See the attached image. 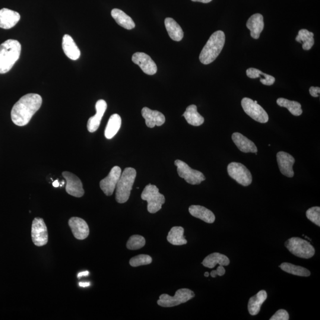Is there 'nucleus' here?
Masks as SVG:
<instances>
[{"label": "nucleus", "instance_id": "nucleus-31", "mask_svg": "<svg viewBox=\"0 0 320 320\" xmlns=\"http://www.w3.org/2000/svg\"><path fill=\"white\" fill-rule=\"evenodd\" d=\"M247 75L250 78H260V81L263 84L266 85H272L275 82V78L273 76L264 73L258 69L250 68L247 69Z\"/></svg>", "mask_w": 320, "mask_h": 320}, {"label": "nucleus", "instance_id": "nucleus-39", "mask_svg": "<svg viewBox=\"0 0 320 320\" xmlns=\"http://www.w3.org/2000/svg\"><path fill=\"white\" fill-rule=\"evenodd\" d=\"M320 88L319 87H311L310 88V93L314 97H318L320 96Z\"/></svg>", "mask_w": 320, "mask_h": 320}, {"label": "nucleus", "instance_id": "nucleus-13", "mask_svg": "<svg viewBox=\"0 0 320 320\" xmlns=\"http://www.w3.org/2000/svg\"><path fill=\"white\" fill-rule=\"evenodd\" d=\"M62 176L64 177L66 182L65 190L68 194L76 198H81L84 195V191L82 183L77 176L68 172H63Z\"/></svg>", "mask_w": 320, "mask_h": 320}, {"label": "nucleus", "instance_id": "nucleus-12", "mask_svg": "<svg viewBox=\"0 0 320 320\" xmlns=\"http://www.w3.org/2000/svg\"><path fill=\"white\" fill-rule=\"evenodd\" d=\"M121 174V169L118 166H115L110 170L108 176L101 180L100 187L104 194L106 196L113 195Z\"/></svg>", "mask_w": 320, "mask_h": 320}, {"label": "nucleus", "instance_id": "nucleus-44", "mask_svg": "<svg viewBox=\"0 0 320 320\" xmlns=\"http://www.w3.org/2000/svg\"><path fill=\"white\" fill-rule=\"evenodd\" d=\"M53 186L55 188H58L60 186V183L58 182V180H55V182H53L52 183Z\"/></svg>", "mask_w": 320, "mask_h": 320}, {"label": "nucleus", "instance_id": "nucleus-24", "mask_svg": "<svg viewBox=\"0 0 320 320\" xmlns=\"http://www.w3.org/2000/svg\"><path fill=\"white\" fill-rule=\"evenodd\" d=\"M267 293L265 290H262L250 298L248 304L249 312L252 316L258 315L261 311L262 304L267 299Z\"/></svg>", "mask_w": 320, "mask_h": 320}, {"label": "nucleus", "instance_id": "nucleus-30", "mask_svg": "<svg viewBox=\"0 0 320 320\" xmlns=\"http://www.w3.org/2000/svg\"><path fill=\"white\" fill-rule=\"evenodd\" d=\"M185 230L182 227H174L169 231L167 236V240L170 244L174 246H182L186 245L188 241L184 236Z\"/></svg>", "mask_w": 320, "mask_h": 320}, {"label": "nucleus", "instance_id": "nucleus-33", "mask_svg": "<svg viewBox=\"0 0 320 320\" xmlns=\"http://www.w3.org/2000/svg\"><path fill=\"white\" fill-rule=\"evenodd\" d=\"M280 268L288 274L299 276V277H309L311 275L308 269L302 266L290 264V263H283L280 266Z\"/></svg>", "mask_w": 320, "mask_h": 320}, {"label": "nucleus", "instance_id": "nucleus-26", "mask_svg": "<svg viewBox=\"0 0 320 320\" xmlns=\"http://www.w3.org/2000/svg\"><path fill=\"white\" fill-rule=\"evenodd\" d=\"M164 24L171 39L177 42L182 40L184 36L183 31L182 27L173 18H166L165 19Z\"/></svg>", "mask_w": 320, "mask_h": 320}, {"label": "nucleus", "instance_id": "nucleus-19", "mask_svg": "<svg viewBox=\"0 0 320 320\" xmlns=\"http://www.w3.org/2000/svg\"><path fill=\"white\" fill-rule=\"evenodd\" d=\"M20 19V15L16 11L5 8L0 9V27L4 29L13 27Z\"/></svg>", "mask_w": 320, "mask_h": 320}, {"label": "nucleus", "instance_id": "nucleus-5", "mask_svg": "<svg viewBox=\"0 0 320 320\" xmlns=\"http://www.w3.org/2000/svg\"><path fill=\"white\" fill-rule=\"evenodd\" d=\"M141 199L148 202L147 210L151 214L159 211L166 201L164 196L159 192L157 187L151 184L145 187L142 193Z\"/></svg>", "mask_w": 320, "mask_h": 320}, {"label": "nucleus", "instance_id": "nucleus-35", "mask_svg": "<svg viewBox=\"0 0 320 320\" xmlns=\"http://www.w3.org/2000/svg\"><path fill=\"white\" fill-rule=\"evenodd\" d=\"M144 237L139 235H134L130 237L126 244L127 249L131 250H138L145 245Z\"/></svg>", "mask_w": 320, "mask_h": 320}, {"label": "nucleus", "instance_id": "nucleus-20", "mask_svg": "<svg viewBox=\"0 0 320 320\" xmlns=\"http://www.w3.org/2000/svg\"><path fill=\"white\" fill-rule=\"evenodd\" d=\"M246 26L250 30V35L253 39H259L265 26L264 17L259 13L252 15L247 21Z\"/></svg>", "mask_w": 320, "mask_h": 320}, {"label": "nucleus", "instance_id": "nucleus-43", "mask_svg": "<svg viewBox=\"0 0 320 320\" xmlns=\"http://www.w3.org/2000/svg\"><path fill=\"white\" fill-rule=\"evenodd\" d=\"M90 284L89 283H80L79 285L81 287H87L90 286Z\"/></svg>", "mask_w": 320, "mask_h": 320}, {"label": "nucleus", "instance_id": "nucleus-11", "mask_svg": "<svg viewBox=\"0 0 320 320\" xmlns=\"http://www.w3.org/2000/svg\"><path fill=\"white\" fill-rule=\"evenodd\" d=\"M31 239L37 247L45 246L48 242V232L42 218H35L31 225Z\"/></svg>", "mask_w": 320, "mask_h": 320}, {"label": "nucleus", "instance_id": "nucleus-17", "mask_svg": "<svg viewBox=\"0 0 320 320\" xmlns=\"http://www.w3.org/2000/svg\"><path fill=\"white\" fill-rule=\"evenodd\" d=\"M142 117L145 120V124L148 128H153L155 126L163 125L166 121V118L162 113L157 110H153L145 107L142 109Z\"/></svg>", "mask_w": 320, "mask_h": 320}, {"label": "nucleus", "instance_id": "nucleus-41", "mask_svg": "<svg viewBox=\"0 0 320 320\" xmlns=\"http://www.w3.org/2000/svg\"><path fill=\"white\" fill-rule=\"evenodd\" d=\"M89 275V272L88 271H84V272H80V273H79L78 274V278H81L82 277H87Z\"/></svg>", "mask_w": 320, "mask_h": 320}, {"label": "nucleus", "instance_id": "nucleus-3", "mask_svg": "<svg viewBox=\"0 0 320 320\" xmlns=\"http://www.w3.org/2000/svg\"><path fill=\"white\" fill-rule=\"evenodd\" d=\"M225 42L226 36L223 31L218 30L212 34L199 55L201 63L208 65L214 62L223 50Z\"/></svg>", "mask_w": 320, "mask_h": 320}, {"label": "nucleus", "instance_id": "nucleus-15", "mask_svg": "<svg viewBox=\"0 0 320 320\" xmlns=\"http://www.w3.org/2000/svg\"><path fill=\"white\" fill-rule=\"evenodd\" d=\"M68 225L75 239L82 240L87 239L89 235V227L82 218L72 217L68 221Z\"/></svg>", "mask_w": 320, "mask_h": 320}, {"label": "nucleus", "instance_id": "nucleus-27", "mask_svg": "<svg viewBox=\"0 0 320 320\" xmlns=\"http://www.w3.org/2000/svg\"><path fill=\"white\" fill-rule=\"evenodd\" d=\"M230 263V259L226 256L214 253L206 257L202 264L206 268L213 269L217 264L224 266L229 265Z\"/></svg>", "mask_w": 320, "mask_h": 320}, {"label": "nucleus", "instance_id": "nucleus-36", "mask_svg": "<svg viewBox=\"0 0 320 320\" xmlns=\"http://www.w3.org/2000/svg\"><path fill=\"white\" fill-rule=\"evenodd\" d=\"M153 259L151 257L146 255H139L134 257L129 261V264L132 267L147 265L151 264Z\"/></svg>", "mask_w": 320, "mask_h": 320}, {"label": "nucleus", "instance_id": "nucleus-18", "mask_svg": "<svg viewBox=\"0 0 320 320\" xmlns=\"http://www.w3.org/2000/svg\"><path fill=\"white\" fill-rule=\"evenodd\" d=\"M107 103L104 100H99L96 104V113L88 119L87 129L90 132H94L99 129L101 120L107 109Z\"/></svg>", "mask_w": 320, "mask_h": 320}, {"label": "nucleus", "instance_id": "nucleus-38", "mask_svg": "<svg viewBox=\"0 0 320 320\" xmlns=\"http://www.w3.org/2000/svg\"><path fill=\"white\" fill-rule=\"evenodd\" d=\"M290 319L289 314L286 310L281 309L272 317L270 320H288Z\"/></svg>", "mask_w": 320, "mask_h": 320}, {"label": "nucleus", "instance_id": "nucleus-29", "mask_svg": "<svg viewBox=\"0 0 320 320\" xmlns=\"http://www.w3.org/2000/svg\"><path fill=\"white\" fill-rule=\"evenodd\" d=\"M122 119L118 114H113L110 117L104 131V135L107 139H112L116 135L121 126Z\"/></svg>", "mask_w": 320, "mask_h": 320}, {"label": "nucleus", "instance_id": "nucleus-42", "mask_svg": "<svg viewBox=\"0 0 320 320\" xmlns=\"http://www.w3.org/2000/svg\"><path fill=\"white\" fill-rule=\"evenodd\" d=\"M192 1L194 2H201L203 3H209L212 1V0H192Z\"/></svg>", "mask_w": 320, "mask_h": 320}, {"label": "nucleus", "instance_id": "nucleus-4", "mask_svg": "<svg viewBox=\"0 0 320 320\" xmlns=\"http://www.w3.org/2000/svg\"><path fill=\"white\" fill-rule=\"evenodd\" d=\"M136 176L137 172L133 168H126L123 170L116 187V200L119 204L128 201Z\"/></svg>", "mask_w": 320, "mask_h": 320}, {"label": "nucleus", "instance_id": "nucleus-37", "mask_svg": "<svg viewBox=\"0 0 320 320\" xmlns=\"http://www.w3.org/2000/svg\"><path fill=\"white\" fill-rule=\"evenodd\" d=\"M306 216L312 223L320 227V208L319 207L309 209L306 212Z\"/></svg>", "mask_w": 320, "mask_h": 320}, {"label": "nucleus", "instance_id": "nucleus-40", "mask_svg": "<svg viewBox=\"0 0 320 320\" xmlns=\"http://www.w3.org/2000/svg\"><path fill=\"white\" fill-rule=\"evenodd\" d=\"M215 271H216L217 276H220V277H222V276H223L226 274V269H224L223 266L221 265L218 266L217 270Z\"/></svg>", "mask_w": 320, "mask_h": 320}, {"label": "nucleus", "instance_id": "nucleus-34", "mask_svg": "<svg viewBox=\"0 0 320 320\" xmlns=\"http://www.w3.org/2000/svg\"><path fill=\"white\" fill-rule=\"evenodd\" d=\"M296 40L297 42L303 43L304 50H309L312 49L315 44L314 33L307 29L300 30L296 37Z\"/></svg>", "mask_w": 320, "mask_h": 320}, {"label": "nucleus", "instance_id": "nucleus-16", "mask_svg": "<svg viewBox=\"0 0 320 320\" xmlns=\"http://www.w3.org/2000/svg\"><path fill=\"white\" fill-rule=\"evenodd\" d=\"M279 168L282 174L288 177L294 176L293 166L296 162L295 158L291 154L280 151L277 155Z\"/></svg>", "mask_w": 320, "mask_h": 320}, {"label": "nucleus", "instance_id": "nucleus-21", "mask_svg": "<svg viewBox=\"0 0 320 320\" xmlns=\"http://www.w3.org/2000/svg\"><path fill=\"white\" fill-rule=\"evenodd\" d=\"M232 139L237 148L243 153H258V148H257L254 142L250 140L249 139L240 133H234L232 135Z\"/></svg>", "mask_w": 320, "mask_h": 320}, {"label": "nucleus", "instance_id": "nucleus-2", "mask_svg": "<svg viewBox=\"0 0 320 320\" xmlns=\"http://www.w3.org/2000/svg\"><path fill=\"white\" fill-rule=\"evenodd\" d=\"M21 46L16 40H5L0 45V74H5L20 58Z\"/></svg>", "mask_w": 320, "mask_h": 320}, {"label": "nucleus", "instance_id": "nucleus-1", "mask_svg": "<svg viewBox=\"0 0 320 320\" xmlns=\"http://www.w3.org/2000/svg\"><path fill=\"white\" fill-rule=\"evenodd\" d=\"M42 103V97L35 93H29L21 97L12 107L11 117L12 122L18 126L28 124L31 118Z\"/></svg>", "mask_w": 320, "mask_h": 320}, {"label": "nucleus", "instance_id": "nucleus-22", "mask_svg": "<svg viewBox=\"0 0 320 320\" xmlns=\"http://www.w3.org/2000/svg\"><path fill=\"white\" fill-rule=\"evenodd\" d=\"M62 46L66 56L72 60L80 58L81 52L73 39L68 34H65L62 38Z\"/></svg>", "mask_w": 320, "mask_h": 320}, {"label": "nucleus", "instance_id": "nucleus-25", "mask_svg": "<svg viewBox=\"0 0 320 320\" xmlns=\"http://www.w3.org/2000/svg\"><path fill=\"white\" fill-rule=\"evenodd\" d=\"M111 15L119 26L126 28V29L131 30L135 27V24L132 18L121 9H113L111 11Z\"/></svg>", "mask_w": 320, "mask_h": 320}, {"label": "nucleus", "instance_id": "nucleus-32", "mask_svg": "<svg viewBox=\"0 0 320 320\" xmlns=\"http://www.w3.org/2000/svg\"><path fill=\"white\" fill-rule=\"evenodd\" d=\"M277 102L279 106L288 109L294 116H299L303 113L302 105L297 101H291L284 98H279Z\"/></svg>", "mask_w": 320, "mask_h": 320}, {"label": "nucleus", "instance_id": "nucleus-7", "mask_svg": "<svg viewBox=\"0 0 320 320\" xmlns=\"http://www.w3.org/2000/svg\"><path fill=\"white\" fill-rule=\"evenodd\" d=\"M195 296V294L192 291L183 288L177 290L174 297H171L166 294L161 295L159 300L157 301V304L158 306L163 307H173L188 302Z\"/></svg>", "mask_w": 320, "mask_h": 320}, {"label": "nucleus", "instance_id": "nucleus-10", "mask_svg": "<svg viewBox=\"0 0 320 320\" xmlns=\"http://www.w3.org/2000/svg\"><path fill=\"white\" fill-rule=\"evenodd\" d=\"M227 172L231 178L235 180L240 185L248 186L252 183L251 173L242 163L233 162L227 167Z\"/></svg>", "mask_w": 320, "mask_h": 320}, {"label": "nucleus", "instance_id": "nucleus-6", "mask_svg": "<svg viewBox=\"0 0 320 320\" xmlns=\"http://www.w3.org/2000/svg\"><path fill=\"white\" fill-rule=\"evenodd\" d=\"M285 246L292 254L300 258L309 259L315 254V249L311 244L299 237L288 240Z\"/></svg>", "mask_w": 320, "mask_h": 320}, {"label": "nucleus", "instance_id": "nucleus-23", "mask_svg": "<svg viewBox=\"0 0 320 320\" xmlns=\"http://www.w3.org/2000/svg\"><path fill=\"white\" fill-rule=\"evenodd\" d=\"M189 211L193 217L199 218L205 223L212 224L215 221V216L213 212L202 206L192 205L189 207Z\"/></svg>", "mask_w": 320, "mask_h": 320}, {"label": "nucleus", "instance_id": "nucleus-14", "mask_svg": "<svg viewBox=\"0 0 320 320\" xmlns=\"http://www.w3.org/2000/svg\"><path fill=\"white\" fill-rule=\"evenodd\" d=\"M133 62L138 65L144 73L153 75L157 71L156 63L151 57L143 52H136L132 57Z\"/></svg>", "mask_w": 320, "mask_h": 320}, {"label": "nucleus", "instance_id": "nucleus-8", "mask_svg": "<svg viewBox=\"0 0 320 320\" xmlns=\"http://www.w3.org/2000/svg\"><path fill=\"white\" fill-rule=\"evenodd\" d=\"M177 168L179 176L185 180V181L192 185H199L205 181L204 174L199 171L192 169L189 165L183 161L177 160L174 162Z\"/></svg>", "mask_w": 320, "mask_h": 320}, {"label": "nucleus", "instance_id": "nucleus-45", "mask_svg": "<svg viewBox=\"0 0 320 320\" xmlns=\"http://www.w3.org/2000/svg\"><path fill=\"white\" fill-rule=\"evenodd\" d=\"M204 275L205 277H208L209 276H210V274H209L208 272H205Z\"/></svg>", "mask_w": 320, "mask_h": 320}, {"label": "nucleus", "instance_id": "nucleus-28", "mask_svg": "<svg viewBox=\"0 0 320 320\" xmlns=\"http://www.w3.org/2000/svg\"><path fill=\"white\" fill-rule=\"evenodd\" d=\"M183 116L185 117L186 121L188 122L189 124L192 126H201L205 121L204 117L198 113L197 106L195 104H192V105L187 107Z\"/></svg>", "mask_w": 320, "mask_h": 320}, {"label": "nucleus", "instance_id": "nucleus-9", "mask_svg": "<svg viewBox=\"0 0 320 320\" xmlns=\"http://www.w3.org/2000/svg\"><path fill=\"white\" fill-rule=\"evenodd\" d=\"M242 106L247 115L256 121L262 123L268 122L269 116L267 112L259 105L258 101L245 97L242 100Z\"/></svg>", "mask_w": 320, "mask_h": 320}]
</instances>
